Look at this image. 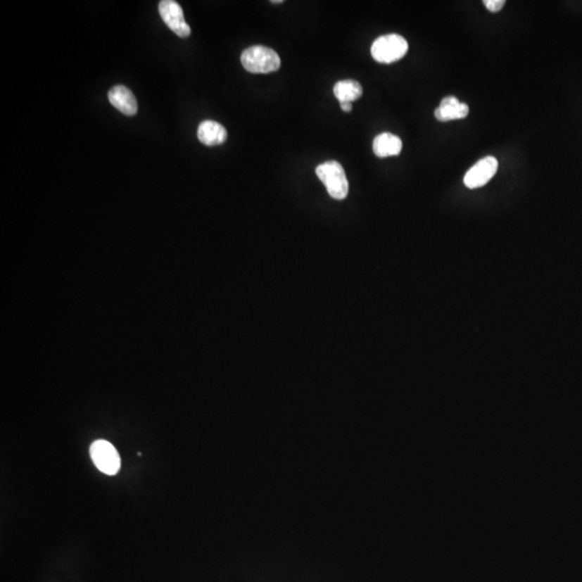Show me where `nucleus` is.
I'll return each instance as SVG.
<instances>
[{
    "label": "nucleus",
    "instance_id": "nucleus-11",
    "mask_svg": "<svg viewBox=\"0 0 582 582\" xmlns=\"http://www.w3.org/2000/svg\"><path fill=\"white\" fill-rule=\"evenodd\" d=\"M334 93L340 103H352L362 97V88L360 83L355 80L339 81L334 85Z\"/></svg>",
    "mask_w": 582,
    "mask_h": 582
},
{
    "label": "nucleus",
    "instance_id": "nucleus-6",
    "mask_svg": "<svg viewBox=\"0 0 582 582\" xmlns=\"http://www.w3.org/2000/svg\"><path fill=\"white\" fill-rule=\"evenodd\" d=\"M498 170V160L494 157H486L479 160L464 177V184L469 189H476L486 186Z\"/></svg>",
    "mask_w": 582,
    "mask_h": 582
},
{
    "label": "nucleus",
    "instance_id": "nucleus-12",
    "mask_svg": "<svg viewBox=\"0 0 582 582\" xmlns=\"http://www.w3.org/2000/svg\"><path fill=\"white\" fill-rule=\"evenodd\" d=\"M484 6L491 12H498L502 9L506 1L505 0H484Z\"/></svg>",
    "mask_w": 582,
    "mask_h": 582
},
{
    "label": "nucleus",
    "instance_id": "nucleus-14",
    "mask_svg": "<svg viewBox=\"0 0 582 582\" xmlns=\"http://www.w3.org/2000/svg\"><path fill=\"white\" fill-rule=\"evenodd\" d=\"M272 4H283V0H277V1H275V0H273V1H272Z\"/></svg>",
    "mask_w": 582,
    "mask_h": 582
},
{
    "label": "nucleus",
    "instance_id": "nucleus-4",
    "mask_svg": "<svg viewBox=\"0 0 582 582\" xmlns=\"http://www.w3.org/2000/svg\"><path fill=\"white\" fill-rule=\"evenodd\" d=\"M90 455L97 469L108 476H115L121 468V458L110 442L99 439L90 447Z\"/></svg>",
    "mask_w": 582,
    "mask_h": 582
},
{
    "label": "nucleus",
    "instance_id": "nucleus-10",
    "mask_svg": "<svg viewBox=\"0 0 582 582\" xmlns=\"http://www.w3.org/2000/svg\"><path fill=\"white\" fill-rule=\"evenodd\" d=\"M403 150V141L398 136L391 133H382L373 141V151L379 158L398 156Z\"/></svg>",
    "mask_w": 582,
    "mask_h": 582
},
{
    "label": "nucleus",
    "instance_id": "nucleus-13",
    "mask_svg": "<svg viewBox=\"0 0 582 582\" xmlns=\"http://www.w3.org/2000/svg\"><path fill=\"white\" fill-rule=\"evenodd\" d=\"M341 109L346 113H350L353 109L352 103H341Z\"/></svg>",
    "mask_w": 582,
    "mask_h": 582
},
{
    "label": "nucleus",
    "instance_id": "nucleus-9",
    "mask_svg": "<svg viewBox=\"0 0 582 582\" xmlns=\"http://www.w3.org/2000/svg\"><path fill=\"white\" fill-rule=\"evenodd\" d=\"M227 137H228V133L224 125L213 120L203 121L198 127V139L204 145H221L227 141Z\"/></svg>",
    "mask_w": 582,
    "mask_h": 582
},
{
    "label": "nucleus",
    "instance_id": "nucleus-7",
    "mask_svg": "<svg viewBox=\"0 0 582 582\" xmlns=\"http://www.w3.org/2000/svg\"><path fill=\"white\" fill-rule=\"evenodd\" d=\"M108 99L111 105L125 115H136L137 101L132 91L125 85H115L108 92Z\"/></svg>",
    "mask_w": 582,
    "mask_h": 582
},
{
    "label": "nucleus",
    "instance_id": "nucleus-1",
    "mask_svg": "<svg viewBox=\"0 0 582 582\" xmlns=\"http://www.w3.org/2000/svg\"><path fill=\"white\" fill-rule=\"evenodd\" d=\"M241 62L247 72L251 74H270L281 67V58L273 49L263 46H253L246 49L241 56Z\"/></svg>",
    "mask_w": 582,
    "mask_h": 582
},
{
    "label": "nucleus",
    "instance_id": "nucleus-8",
    "mask_svg": "<svg viewBox=\"0 0 582 582\" xmlns=\"http://www.w3.org/2000/svg\"><path fill=\"white\" fill-rule=\"evenodd\" d=\"M469 113V107L465 103H460L456 97L448 96L442 99L441 104L435 110L436 119L441 122L452 120L464 119Z\"/></svg>",
    "mask_w": 582,
    "mask_h": 582
},
{
    "label": "nucleus",
    "instance_id": "nucleus-5",
    "mask_svg": "<svg viewBox=\"0 0 582 582\" xmlns=\"http://www.w3.org/2000/svg\"><path fill=\"white\" fill-rule=\"evenodd\" d=\"M159 12L164 23L172 32L182 38L189 37L191 28L184 20V11L179 4L173 0H162L159 4Z\"/></svg>",
    "mask_w": 582,
    "mask_h": 582
},
{
    "label": "nucleus",
    "instance_id": "nucleus-2",
    "mask_svg": "<svg viewBox=\"0 0 582 582\" xmlns=\"http://www.w3.org/2000/svg\"><path fill=\"white\" fill-rule=\"evenodd\" d=\"M316 175L324 184L328 194L336 200H344L348 194V180L343 166L339 162L327 161L316 167Z\"/></svg>",
    "mask_w": 582,
    "mask_h": 582
},
{
    "label": "nucleus",
    "instance_id": "nucleus-3",
    "mask_svg": "<svg viewBox=\"0 0 582 582\" xmlns=\"http://www.w3.org/2000/svg\"><path fill=\"white\" fill-rule=\"evenodd\" d=\"M409 44L403 36L397 34L379 37L371 46V54L377 62L391 64L401 60L407 54Z\"/></svg>",
    "mask_w": 582,
    "mask_h": 582
}]
</instances>
